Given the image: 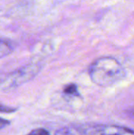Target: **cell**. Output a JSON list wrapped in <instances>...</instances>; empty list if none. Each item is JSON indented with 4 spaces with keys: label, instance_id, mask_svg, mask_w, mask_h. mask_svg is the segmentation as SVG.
Instances as JSON below:
<instances>
[{
    "label": "cell",
    "instance_id": "6",
    "mask_svg": "<svg viewBox=\"0 0 134 135\" xmlns=\"http://www.w3.org/2000/svg\"><path fill=\"white\" fill-rule=\"evenodd\" d=\"M27 135H50V133L45 129L39 128V129H35L32 131Z\"/></svg>",
    "mask_w": 134,
    "mask_h": 135
},
{
    "label": "cell",
    "instance_id": "4",
    "mask_svg": "<svg viewBox=\"0 0 134 135\" xmlns=\"http://www.w3.org/2000/svg\"><path fill=\"white\" fill-rule=\"evenodd\" d=\"M13 51L12 44L6 40L0 39V58H3L11 54Z\"/></svg>",
    "mask_w": 134,
    "mask_h": 135
},
{
    "label": "cell",
    "instance_id": "3",
    "mask_svg": "<svg viewBox=\"0 0 134 135\" xmlns=\"http://www.w3.org/2000/svg\"><path fill=\"white\" fill-rule=\"evenodd\" d=\"M84 135H134V131L115 125H95L86 128Z\"/></svg>",
    "mask_w": 134,
    "mask_h": 135
},
{
    "label": "cell",
    "instance_id": "5",
    "mask_svg": "<svg viewBox=\"0 0 134 135\" xmlns=\"http://www.w3.org/2000/svg\"><path fill=\"white\" fill-rule=\"evenodd\" d=\"M63 93L66 95L68 96H77L78 94V91H77V86L75 84H70L67 85L64 89H63Z\"/></svg>",
    "mask_w": 134,
    "mask_h": 135
},
{
    "label": "cell",
    "instance_id": "8",
    "mask_svg": "<svg viewBox=\"0 0 134 135\" xmlns=\"http://www.w3.org/2000/svg\"><path fill=\"white\" fill-rule=\"evenodd\" d=\"M54 135H73L71 130L70 128H67V127H63V128H61L59 130H58Z\"/></svg>",
    "mask_w": 134,
    "mask_h": 135
},
{
    "label": "cell",
    "instance_id": "11",
    "mask_svg": "<svg viewBox=\"0 0 134 135\" xmlns=\"http://www.w3.org/2000/svg\"><path fill=\"white\" fill-rule=\"evenodd\" d=\"M1 79H2V77H1V75H0V82H1Z\"/></svg>",
    "mask_w": 134,
    "mask_h": 135
},
{
    "label": "cell",
    "instance_id": "9",
    "mask_svg": "<svg viewBox=\"0 0 134 135\" xmlns=\"http://www.w3.org/2000/svg\"><path fill=\"white\" fill-rule=\"evenodd\" d=\"M9 124V122L8 120H6L5 119H2V118H0V130L5 128Z\"/></svg>",
    "mask_w": 134,
    "mask_h": 135
},
{
    "label": "cell",
    "instance_id": "2",
    "mask_svg": "<svg viewBox=\"0 0 134 135\" xmlns=\"http://www.w3.org/2000/svg\"><path fill=\"white\" fill-rule=\"evenodd\" d=\"M40 70L41 66L38 62H31L28 65H25L10 74L3 81L2 89L4 90L12 89L25 82H28L34 78L40 71Z\"/></svg>",
    "mask_w": 134,
    "mask_h": 135
},
{
    "label": "cell",
    "instance_id": "7",
    "mask_svg": "<svg viewBox=\"0 0 134 135\" xmlns=\"http://www.w3.org/2000/svg\"><path fill=\"white\" fill-rule=\"evenodd\" d=\"M16 110H17V108L9 107V106H6L4 104H0V112H2V113H12V112H16Z\"/></svg>",
    "mask_w": 134,
    "mask_h": 135
},
{
    "label": "cell",
    "instance_id": "10",
    "mask_svg": "<svg viewBox=\"0 0 134 135\" xmlns=\"http://www.w3.org/2000/svg\"><path fill=\"white\" fill-rule=\"evenodd\" d=\"M132 112V113H133V114L134 115V109H133V110H132V112Z\"/></svg>",
    "mask_w": 134,
    "mask_h": 135
},
{
    "label": "cell",
    "instance_id": "1",
    "mask_svg": "<svg viewBox=\"0 0 134 135\" xmlns=\"http://www.w3.org/2000/svg\"><path fill=\"white\" fill-rule=\"evenodd\" d=\"M91 80L101 87L114 85L125 77V70L115 58L101 57L96 59L88 70Z\"/></svg>",
    "mask_w": 134,
    "mask_h": 135
}]
</instances>
